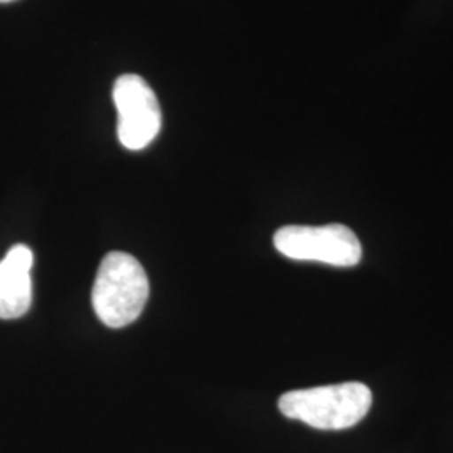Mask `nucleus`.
Segmentation results:
<instances>
[{"label": "nucleus", "instance_id": "20e7f679", "mask_svg": "<svg viewBox=\"0 0 453 453\" xmlns=\"http://www.w3.org/2000/svg\"><path fill=\"white\" fill-rule=\"evenodd\" d=\"M118 140L131 151L150 145L162 128V108L155 91L138 74H123L113 86Z\"/></svg>", "mask_w": 453, "mask_h": 453}, {"label": "nucleus", "instance_id": "423d86ee", "mask_svg": "<svg viewBox=\"0 0 453 453\" xmlns=\"http://www.w3.org/2000/svg\"><path fill=\"white\" fill-rule=\"evenodd\" d=\"M2 4H7V2H14V0H0Z\"/></svg>", "mask_w": 453, "mask_h": 453}, {"label": "nucleus", "instance_id": "39448f33", "mask_svg": "<svg viewBox=\"0 0 453 453\" xmlns=\"http://www.w3.org/2000/svg\"><path fill=\"white\" fill-rule=\"evenodd\" d=\"M33 250L14 245L0 260V319H19L33 304Z\"/></svg>", "mask_w": 453, "mask_h": 453}, {"label": "nucleus", "instance_id": "7ed1b4c3", "mask_svg": "<svg viewBox=\"0 0 453 453\" xmlns=\"http://www.w3.org/2000/svg\"><path fill=\"white\" fill-rule=\"evenodd\" d=\"M274 245L289 259L314 260L336 267H353L363 256L355 232L341 224L282 226L275 232Z\"/></svg>", "mask_w": 453, "mask_h": 453}, {"label": "nucleus", "instance_id": "f03ea898", "mask_svg": "<svg viewBox=\"0 0 453 453\" xmlns=\"http://www.w3.org/2000/svg\"><path fill=\"white\" fill-rule=\"evenodd\" d=\"M150 282L143 265L130 254L110 252L101 260L93 286V308L108 327H125L143 312Z\"/></svg>", "mask_w": 453, "mask_h": 453}, {"label": "nucleus", "instance_id": "f257e3e1", "mask_svg": "<svg viewBox=\"0 0 453 453\" xmlns=\"http://www.w3.org/2000/svg\"><path fill=\"white\" fill-rule=\"evenodd\" d=\"M372 402V389L349 381L288 391L279 398V410L284 417L318 430H344L366 417Z\"/></svg>", "mask_w": 453, "mask_h": 453}]
</instances>
